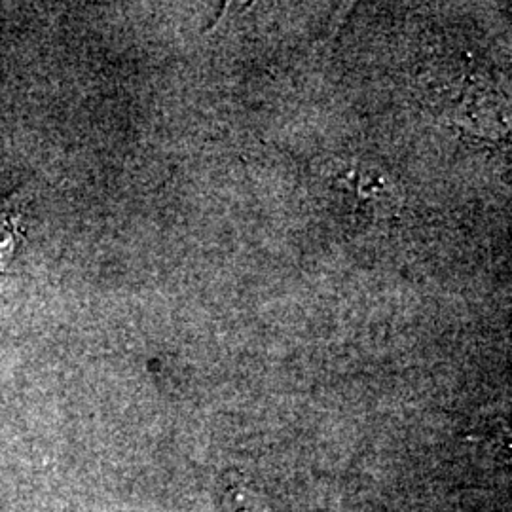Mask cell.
Returning a JSON list of instances; mask_svg holds the SVG:
<instances>
[{"label": "cell", "mask_w": 512, "mask_h": 512, "mask_svg": "<svg viewBox=\"0 0 512 512\" xmlns=\"http://www.w3.org/2000/svg\"><path fill=\"white\" fill-rule=\"evenodd\" d=\"M18 215L8 209L0 211V268L12 256L18 243Z\"/></svg>", "instance_id": "obj_1"}]
</instances>
